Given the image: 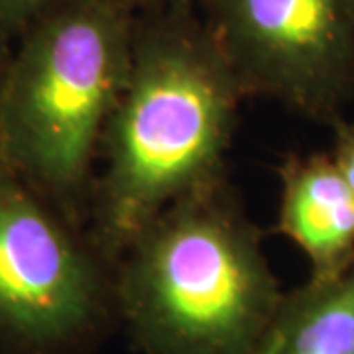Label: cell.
Returning a JSON list of instances; mask_svg holds the SVG:
<instances>
[{
    "label": "cell",
    "mask_w": 354,
    "mask_h": 354,
    "mask_svg": "<svg viewBox=\"0 0 354 354\" xmlns=\"http://www.w3.org/2000/svg\"><path fill=\"white\" fill-rule=\"evenodd\" d=\"M241 83L181 2L136 16L124 88L102 134L95 248L120 258L169 205L223 179Z\"/></svg>",
    "instance_id": "cell-1"
},
{
    "label": "cell",
    "mask_w": 354,
    "mask_h": 354,
    "mask_svg": "<svg viewBox=\"0 0 354 354\" xmlns=\"http://www.w3.org/2000/svg\"><path fill=\"white\" fill-rule=\"evenodd\" d=\"M283 293L225 179L156 216L114 279L116 309L144 354H256Z\"/></svg>",
    "instance_id": "cell-2"
},
{
    "label": "cell",
    "mask_w": 354,
    "mask_h": 354,
    "mask_svg": "<svg viewBox=\"0 0 354 354\" xmlns=\"http://www.w3.org/2000/svg\"><path fill=\"white\" fill-rule=\"evenodd\" d=\"M136 16L120 0H65L0 75V158L67 218L127 83Z\"/></svg>",
    "instance_id": "cell-3"
},
{
    "label": "cell",
    "mask_w": 354,
    "mask_h": 354,
    "mask_svg": "<svg viewBox=\"0 0 354 354\" xmlns=\"http://www.w3.org/2000/svg\"><path fill=\"white\" fill-rule=\"evenodd\" d=\"M69 223L0 158V344L14 353L69 354L113 307L102 256Z\"/></svg>",
    "instance_id": "cell-4"
},
{
    "label": "cell",
    "mask_w": 354,
    "mask_h": 354,
    "mask_svg": "<svg viewBox=\"0 0 354 354\" xmlns=\"http://www.w3.org/2000/svg\"><path fill=\"white\" fill-rule=\"evenodd\" d=\"M207 30L244 95L333 124L354 95V0H209Z\"/></svg>",
    "instance_id": "cell-5"
},
{
    "label": "cell",
    "mask_w": 354,
    "mask_h": 354,
    "mask_svg": "<svg viewBox=\"0 0 354 354\" xmlns=\"http://www.w3.org/2000/svg\"><path fill=\"white\" fill-rule=\"evenodd\" d=\"M278 177L276 230L305 254L309 278L339 276L354 262V195L330 153H288Z\"/></svg>",
    "instance_id": "cell-6"
},
{
    "label": "cell",
    "mask_w": 354,
    "mask_h": 354,
    "mask_svg": "<svg viewBox=\"0 0 354 354\" xmlns=\"http://www.w3.org/2000/svg\"><path fill=\"white\" fill-rule=\"evenodd\" d=\"M256 354H354V262L286 291Z\"/></svg>",
    "instance_id": "cell-7"
},
{
    "label": "cell",
    "mask_w": 354,
    "mask_h": 354,
    "mask_svg": "<svg viewBox=\"0 0 354 354\" xmlns=\"http://www.w3.org/2000/svg\"><path fill=\"white\" fill-rule=\"evenodd\" d=\"M330 127H333L330 158L354 195V120H346L344 116H341Z\"/></svg>",
    "instance_id": "cell-8"
},
{
    "label": "cell",
    "mask_w": 354,
    "mask_h": 354,
    "mask_svg": "<svg viewBox=\"0 0 354 354\" xmlns=\"http://www.w3.org/2000/svg\"><path fill=\"white\" fill-rule=\"evenodd\" d=\"M65 0H0V22L20 24L36 22L39 16L50 12Z\"/></svg>",
    "instance_id": "cell-9"
},
{
    "label": "cell",
    "mask_w": 354,
    "mask_h": 354,
    "mask_svg": "<svg viewBox=\"0 0 354 354\" xmlns=\"http://www.w3.org/2000/svg\"><path fill=\"white\" fill-rule=\"evenodd\" d=\"M120 2H124L130 10L138 14L165 8V6H171V4H177V2H183V0H120Z\"/></svg>",
    "instance_id": "cell-10"
}]
</instances>
